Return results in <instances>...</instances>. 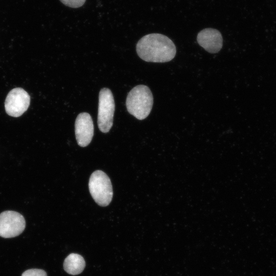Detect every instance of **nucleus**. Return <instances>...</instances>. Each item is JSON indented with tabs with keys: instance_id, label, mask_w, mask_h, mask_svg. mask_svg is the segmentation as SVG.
Wrapping results in <instances>:
<instances>
[{
	"instance_id": "f257e3e1",
	"label": "nucleus",
	"mask_w": 276,
	"mask_h": 276,
	"mask_svg": "<svg viewBox=\"0 0 276 276\" xmlns=\"http://www.w3.org/2000/svg\"><path fill=\"white\" fill-rule=\"evenodd\" d=\"M136 50L142 59L152 62L170 61L176 53L173 42L167 36L158 33L143 36L137 42Z\"/></svg>"
},
{
	"instance_id": "f03ea898",
	"label": "nucleus",
	"mask_w": 276,
	"mask_h": 276,
	"mask_svg": "<svg viewBox=\"0 0 276 276\" xmlns=\"http://www.w3.org/2000/svg\"><path fill=\"white\" fill-rule=\"evenodd\" d=\"M153 103V97L150 88L144 85L133 87L128 94L127 110L136 119L142 120L150 114Z\"/></svg>"
},
{
	"instance_id": "7ed1b4c3",
	"label": "nucleus",
	"mask_w": 276,
	"mask_h": 276,
	"mask_svg": "<svg viewBox=\"0 0 276 276\" xmlns=\"http://www.w3.org/2000/svg\"><path fill=\"white\" fill-rule=\"evenodd\" d=\"M89 192L100 206H106L110 203L113 191L110 179L101 170H96L91 175L88 183Z\"/></svg>"
},
{
	"instance_id": "20e7f679",
	"label": "nucleus",
	"mask_w": 276,
	"mask_h": 276,
	"mask_svg": "<svg viewBox=\"0 0 276 276\" xmlns=\"http://www.w3.org/2000/svg\"><path fill=\"white\" fill-rule=\"evenodd\" d=\"M115 104L113 95L108 88H102L99 95L98 125L100 130L108 132L113 124Z\"/></svg>"
},
{
	"instance_id": "39448f33",
	"label": "nucleus",
	"mask_w": 276,
	"mask_h": 276,
	"mask_svg": "<svg viewBox=\"0 0 276 276\" xmlns=\"http://www.w3.org/2000/svg\"><path fill=\"white\" fill-rule=\"evenodd\" d=\"M26 221L19 213L6 211L0 214V236L10 238L19 235L25 229Z\"/></svg>"
},
{
	"instance_id": "423d86ee",
	"label": "nucleus",
	"mask_w": 276,
	"mask_h": 276,
	"mask_svg": "<svg viewBox=\"0 0 276 276\" xmlns=\"http://www.w3.org/2000/svg\"><path fill=\"white\" fill-rule=\"evenodd\" d=\"M30 97L24 89L15 88L8 94L5 102L7 113L12 117L21 116L28 108Z\"/></svg>"
},
{
	"instance_id": "0eeeda50",
	"label": "nucleus",
	"mask_w": 276,
	"mask_h": 276,
	"mask_svg": "<svg viewBox=\"0 0 276 276\" xmlns=\"http://www.w3.org/2000/svg\"><path fill=\"white\" fill-rule=\"evenodd\" d=\"M75 131L78 144L82 147L88 145L94 136V127L92 118L87 112L79 113L75 121Z\"/></svg>"
},
{
	"instance_id": "6e6552de",
	"label": "nucleus",
	"mask_w": 276,
	"mask_h": 276,
	"mask_svg": "<svg viewBox=\"0 0 276 276\" xmlns=\"http://www.w3.org/2000/svg\"><path fill=\"white\" fill-rule=\"evenodd\" d=\"M198 44L210 53H218L222 48L223 39L221 33L213 28L200 31L197 36Z\"/></svg>"
},
{
	"instance_id": "1a4fd4ad",
	"label": "nucleus",
	"mask_w": 276,
	"mask_h": 276,
	"mask_svg": "<svg viewBox=\"0 0 276 276\" xmlns=\"http://www.w3.org/2000/svg\"><path fill=\"white\" fill-rule=\"evenodd\" d=\"M85 266L83 258L77 254H70L64 260L63 267L64 270L72 275L80 273Z\"/></svg>"
},
{
	"instance_id": "9d476101",
	"label": "nucleus",
	"mask_w": 276,
	"mask_h": 276,
	"mask_svg": "<svg viewBox=\"0 0 276 276\" xmlns=\"http://www.w3.org/2000/svg\"><path fill=\"white\" fill-rule=\"evenodd\" d=\"M21 276H47V274L42 269H30L24 271Z\"/></svg>"
},
{
	"instance_id": "9b49d317",
	"label": "nucleus",
	"mask_w": 276,
	"mask_h": 276,
	"mask_svg": "<svg viewBox=\"0 0 276 276\" xmlns=\"http://www.w3.org/2000/svg\"><path fill=\"white\" fill-rule=\"evenodd\" d=\"M66 6L71 8H77L83 5L86 0H60Z\"/></svg>"
}]
</instances>
